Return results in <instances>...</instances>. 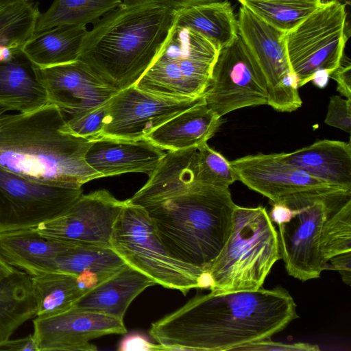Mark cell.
Here are the masks:
<instances>
[{"label": "cell", "mask_w": 351, "mask_h": 351, "mask_svg": "<svg viewBox=\"0 0 351 351\" xmlns=\"http://www.w3.org/2000/svg\"><path fill=\"white\" fill-rule=\"evenodd\" d=\"M298 317L282 287L197 295L152 323L149 335L163 350H239L270 339Z\"/></svg>", "instance_id": "obj_1"}, {"label": "cell", "mask_w": 351, "mask_h": 351, "mask_svg": "<svg viewBox=\"0 0 351 351\" xmlns=\"http://www.w3.org/2000/svg\"><path fill=\"white\" fill-rule=\"evenodd\" d=\"M175 8L159 0H128L93 24L77 60L117 90L135 85L171 38Z\"/></svg>", "instance_id": "obj_2"}, {"label": "cell", "mask_w": 351, "mask_h": 351, "mask_svg": "<svg viewBox=\"0 0 351 351\" xmlns=\"http://www.w3.org/2000/svg\"><path fill=\"white\" fill-rule=\"evenodd\" d=\"M92 139L73 134L54 105L0 114V167L47 184L81 186L101 175L88 165Z\"/></svg>", "instance_id": "obj_3"}, {"label": "cell", "mask_w": 351, "mask_h": 351, "mask_svg": "<svg viewBox=\"0 0 351 351\" xmlns=\"http://www.w3.org/2000/svg\"><path fill=\"white\" fill-rule=\"evenodd\" d=\"M139 206L174 258L208 275L232 232L236 204L229 188L196 182Z\"/></svg>", "instance_id": "obj_4"}, {"label": "cell", "mask_w": 351, "mask_h": 351, "mask_svg": "<svg viewBox=\"0 0 351 351\" xmlns=\"http://www.w3.org/2000/svg\"><path fill=\"white\" fill-rule=\"evenodd\" d=\"M281 258L278 232L264 207L236 205L232 232L209 273L210 291L256 290Z\"/></svg>", "instance_id": "obj_5"}, {"label": "cell", "mask_w": 351, "mask_h": 351, "mask_svg": "<svg viewBox=\"0 0 351 351\" xmlns=\"http://www.w3.org/2000/svg\"><path fill=\"white\" fill-rule=\"evenodd\" d=\"M111 248L130 267L156 284L186 294L194 288H208V275L174 258L161 241L147 212L125 204L112 227Z\"/></svg>", "instance_id": "obj_6"}, {"label": "cell", "mask_w": 351, "mask_h": 351, "mask_svg": "<svg viewBox=\"0 0 351 351\" xmlns=\"http://www.w3.org/2000/svg\"><path fill=\"white\" fill-rule=\"evenodd\" d=\"M218 53L204 35L176 25L164 49L134 86L165 97H202Z\"/></svg>", "instance_id": "obj_7"}, {"label": "cell", "mask_w": 351, "mask_h": 351, "mask_svg": "<svg viewBox=\"0 0 351 351\" xmlns=\"http://www.w3.org/2000/svg\"><path fill=\"white\" fill-rule=\"evenodd\" d=\"M350 197H299L274 202L269 214L278 227L281 258L289 275L306 281L324 270L319 250L322 228L330 213Z\"/></svg>", "instance_id": "obj_8"}, {"label": "cell", "mask_w": 351, "mask_h": 351, "mask_svg": "<svg viewBox=\"0 0 351 351\" xmlns=\"http://www.w3.org/2000/svg\"><path fill=\"white\" fill-rule=\"evenodd\" d=\"M346 17L344 4L337 0L324 2L285 33L288 59L298 88L311 82L316 71L332 73L339 65L346 43Z\"/></svg>", "instance_id": "obj_9"}, {"label": "cell", "mask_w": 351, "mask_h": 351, "mask_svg": "<svg viewBox=\"0 0 351 351\" xmlns=\"http://www.w3.org/2000/svg\"><path fill=\"white\" fill-rule=\"evenodd\" d=\"M204 99L221 117L245 107L267 105L265 75L239 34L219 51Z\"/></svg>", "instance_id": "obj_10"}, {"label": "cell", "mask_w": 351, "mask_h": 351, "mask_svg": "<svg viewBox=\"0 0 351 351\" xmlns=\"http://www.w3.org/2000/svg\"><path fill=\"white\" fill-rule=\"evenodd\" d=\"M81 186L44 184L0 167V233L34 228L66 213Z\"/></svg>", "instance_id": "obj_11"}, {"label": "cell", "mask_w": 351, "mask_h": 351, "mask_svg": "<svg viewBox=\"0 0 351 351\" xmlns=\"http://www.w3.org/2000/svg\"><path fill=\"white\" fill-rule=\"evenodd\" d=\"M237 20L239 36L265 75L267 105L282 112L298 109L302 101L297 77L289 62L285 33L265 23L243 5Z\"/></svg>", "instance_id": "obj_12"}, {"label": "cell", "mask_w": 351, "mask_h": 351, "mask_svg": "<svg viewBox=\"0 0 351 351\" xmlns=\"http://www.w3.org/2000/svg\"><path fill=\"white\" fill-rule=\"evenodd\" d=\"M230 163L238 180L269 198L271 203L308 195L351 196V191L315 178L285 160L281 153L247 155Z\"/></svg>", "instance_id": "obj_13"}, {"label": "cell", "mask_w": 351, "mask_h": 351, "mask_svg": "<svg viewBox=\"0 0 351 351\" xmlns=\"http://www.w3.org/2000/svg\"><path fill=\"white\" fill-rule=\"evenodd\" d=\"M153 94L134 85L117 93L108 102V112L100 136L138 140L185 110L199 103Z\"/></svg>", "instance_id": "obj_14"}, {"label": "cell", "mask_w": 351, "mask_h": 351, "mask_svg": "<svg viewBox=\"0 0 351 351\" xmlns=\"http://www.w3.org/2000/svg\"><path fill=\"white\" fill-rule=\"evenodd\" d=\"M124 204L100 189L82 195L61 216L31 228L46 237L110 247L112 227Z\"/></svg>", "instance_id": "obj_15"}, {"label": "cell", "mask_w": 351, "mask_h": 351, "mask_svg": "<svg viewBox=\"0 0 351 351\" xmlns=\"http://www.w3.org/2000/svg\"><path fill=\"white\" fill-rule=\"evenodd\" d=\"M38 351H95L93 339L108 335H125L122 319L75 307L61 313L37 317L33 321Z\"/></svg>", "instance_id": "obj_16"}, {"label": "cell", "mask_w": 351, "mask_h": 351, "mask_svg": "<svg viewBox=\"0 0 351 351\" xmlns=\"http://www.w3.org/2000/svg\"><path fill=\"white\" fill-rule=\"evenodd\" d=\"M49 104L69 118L103 106L119 91L105 83L79 60L47 67L34 66Z\"/></svg>", "instance_id": "obj_17"}, {"label": "cell", "mask_w": 351, "mask_h": 351, "mask_svg": "<svg viewBox=\"0 0 351 351\" xmlns=\"http://www.w3.org/2000/svg\"><path fill=\"white\" fill-rule=\"evenodd\" d=\"M165 154L146 138L127 140L99 137L92 140L85 160L102 178L128 173H142L149 176Z\"/></svg>", "instance_id": "obj_18"}, {"label": "cell", "mask_w": 351, "mask_h": 351, "mask_svg": "<svg viewBox=\"0 0 351 351\" xmlns=\"http://www.w3.org/2000/svg\"><path fill=\"white\" fill-rule=\"evenodd\" d=\"M74 242L40 235L32 228L0 233V254L31 276L56 271V261Z\"/></svg>", "instance_id": "obj_19"}, {"label": "cell", "mask_w": 351, "mask_h": 351, "mask_svg": "<svg viewBox=\"0 0 351 351\" xmlns=\"http://www.w3.org/2000/svg\"><path fill=\"white\" fill-rule=\"evenodd\" d=\"M223 122L204 99L154 130L145 138L168 151L197 147L211 138Z\"/></svg>", "instance_id": "obj_20"}, {"label": "cell", "mask_w": 351, "mask_h": 351, "mask_svg": "<svg viewBox=\"0 0 351 351\" xmlns=\"http://www.w3.org/2000/svg\"><path fill=\"white\" fill-rule=\"evenodd\" d=\"M289 163L330 185L351 191V145L319 140L290 153H281Z\"/></svg>", "instance_id": "obj_21"}, {"label": "cell", "mask_w": 351, "mask_h": 351, "mask_svg": "<svg viewBox=\"0 0 351 351\" xmlns=\"http://www.w3.org/2000/svg\"><path fill=\"white\" fill-rule=\"evenodd\" d=\"M154 285L149 278L126 265L86 292L73 307L123 320L132 302Z\"/></svg>", "instance_id": "obj_22"}, {"label": "cell", "mask_w": 351, "mask_h": 351, "mask_svg": "<svg viewBox=\"0 0 351 351\" xmlns=\"http://www.w3.org/2000/svg\"><path fill=\"white\" fill-rule=\"evenodd\" d=\"M47 104V92L34 65L22 51L0 62V108L25 113Z\"/></svg>", "instance_id": "obj_23"}, {"label": "cell", "mask_w": 351, "mask_h": 351, "mask_svg": "<svg viewBox=\"0 0 351 351\" xmlns=\"http://www.w3.org/2000/svg\"><path fill=\"white\" fill-rule=\"evenodd\" d=\"M197 148L168 151L149 176L147 182L127 201L141 206L145 202L178 193L195 184Z\"/></svg>", "instance_id": "obj_24"}, {"label": "cell", "mask_w": 351, "mask_h": 351, "mask_svg": "<svg viewBox=\"0 0 351 351\" xmlns=\"http://www.w3.org/2000/svg\"><path fill=\"white\" fill-rule=\"evenodd\" d=\"M176 25L189 28L209 39L219 51L239 35L237 18L229 1H215L176 8Z\"/></svg>", "instance_id": "obj_25"}, {"label": "cell", "mask_w": 351, "mask_h": 351, "mask_svg": "<svg viewBox=\"0 0 351 351\" xmlns=\"http://www.w3.org/2000/svg\"><path fill=\"white\" fill-rule=\"evenodd\" d=\"M87 31L84 25H62L34 34L22 52L38 67L75 62Z\"/></svg>", "instance_id": "obj_26"}, {"label": "cell", "mask_w": 351, "mask_h": 351, "mask_svg": "<svg viewBox=\"0 0 351 351\" xmlns=\"http://www.w3.org/2000/svg\"><path fill=\"white\" fill-rule=\"evenodd\" d=\"M36 311L32 276L15 267L0 274V342L10 339Z\"/></svg>", "instance_id": "obj_27"}, {"label": "cell", "mask_w": 351, "mask_h": 351, "mask_svg": "<svg viewBox=\"0 0 351 351\" xmlns=\"http://www.w3.org/2000/svg\"><path fill=\"white\" fill-rule=\"evenodd\" d=\"M32 284L37 317L51 316L71 308L88 291L77 275L61 271L32 276Z\"/></svg>", "instance_id": "obj_28"}, {"label": "cell", "mask_w": 351, "mask_h": 351, "mask_svg": "<svg viewBox=\"0 0 351 351\" xmlns=\"http://www.w3.org/2000/svg\"><path fill=\"white\" fill-rule=\"evenodd\" d=\"M126 265L110 247L74 242L58 257L56 269L77 276L93 274L101 282Z\"/></svg>", "instance_id": "obj_29"}, {"label": "cell", "mask_w": 351, "mask_h": 351, "mask_svg": "<svg viewBox=\"0 0 351 351\" xmlns=\"http://www.w3.org/2000/svg\"><path fill=\"white\" fill-rule=\"evenodd\" d=\"M123 0H53L44 13L38 16L34 34L62 25L94 23Z\"/></svg>", "instance_id": "obj_30"}, {"label": "cell", "mask_w": 351, "mask_h": 351, "mask_svg": "<svg viewBox=\"0 0 351 351\" xmlns=\"http://www.w3.org/2000/svg\"><path fill=\"white\" fill-rule=\"evenodd\" d=\"M271 27L287 33L319 8L322 0H237Z\"/></svg>", "instance_id": "obj_31"}, {"label": "cell", "mask_w": 351, "mask_h": 351, "mask_svg": "<svg viewBox=\"0 0 351 351\" xmlns=\"http://www.w3.org/2000/svg\"><path fill=\"white\" fill-rule=\"evenodd\" d=\"M39 14L32 0H21L0 12V47L22 50L34 34Z\"/></svg>", "instance_id": "obj_32"}, {"label": "cell", "mask_w": 351, "mask_h": 351, "mask_svg": "<svg viewBox=\"0 0 351 351\" xmlns=\"http://www.w3.org/2000/svg\"><path fill=\"white\" fill-rule=\"evenodd\" d=\"M319 250L324 270L332 259L351 254V199L334 210L325 221Z\"/></svg>", "instance_id": "obj_33"}, {"label": "cell", "mask_w": 351, "mask_h": 351, "mask_svg": "<svg viewBox=\"0 0 351 351\" xmlns=\"http://www.w3.org/2000/svg\"><path fill=\"white\" fill-rule=\"evenodd\" d=\"M196 180L202 184L229 188L238 179L230 161L204 143L197 148Z\"/></svg>", "instance_id": "obj_34"}, {"label": "cell", "mask_w": 351, "mask_h": 351, "mask_svg": "<svg viewBox=\"0 0 351 351\" xmlns=\"http://www.w3.org/2000/svg\"><path fill=\"white\" fill-rule=\"evenodd\" d=\"M108 112V103L82 114L66 119L73 134L88 139L97 138L102 131Z\"/></svg>", "instance_id": "obj_35"}, {"label": "cell", "mask_w": 351, "mask_h": 351, "mask_svg": "<svg viewBox=\"0 0 351 351\" xmlns=\"http://www.w3.org/2000/svg\"><path fill=\"white\" fill-rule=\"evenodd\" d=\"M324 122L328 125L350 133L351 99H343L338 95L332 96Z\"/></svg>", "instance_id": "obj_36"}, {"label": "cell", "mask_w": 351, "mask_h": 351, "mask_svg": "<svg viewBox=\"0 0 351 351\" xmlns=\"http://www.w3.org/2000/svg\"><path fill=\"white\" fill-rule=\"evenodd\" d=\"M239 350L249 351H275V350H289V351H317L319 348L317 345L308 343H283L274 342L270 339L255 341L249 343Z\"/></svg>", "instance_id": "obj_37"}, {"label": "cell", "mask_w": 351, "mask_h": 351, "mask_svg": "<svg viewBox=\"0 0 351 351\" xmlns=\"http://www.w3.org/2000/svg\"><path fill=\"white\" fill-rule=\"evenodd\" d=\"M337 82V90L346 99H351V64L343 56L339 65L330 75Z\"/></svg>", "instance_id": "obj_38"}, {"label": "cell", "mask_w": 351, "mask_h": 351, "mask_svg": "<svg viewBox=\"0 0 351 351\" xmlns=\"http://www.w3.org/2000/svg\"><path fill=\"white\" fill-rule=\"evenodd\" d=\"M117 349L120 351L163 350L159 344L152 343L144 335L136 332L125 336L119 343Z\"/></svg>", "instance_id": "obj_39"}, {"label": "cell", "mask_w": 351, "mask_h": 351, "mask_svg": "<svg viewBox=\"0 0 351 351\" xmlns=\"http://www.w3.org/2000/svg\"><path fill=\"white\" fill-rule=\"evenodd\" d=\"M0 351H38V348L33 334H30L23 338L0 342Z\"/></svg>", "instance_id": "obj_40"}, {"label": "cell", "mask_w": 351, "mask_h": 351, "mask_svg": "<svg viewBox=\"0 0 351 351\" xmlns=\"http://www.w3.org/2000/svg\"><path fill=\"white\" fill-rule=\"evenodd\" d=\"M330 73L327 70H319L313 74L311 82L315 86L324 88L328 83Z\"/></svg>", "instance_id": "obj_41"}, {"label": "cell", "mask_w": 351, "mask_h": 351, "mask_svg": "<svg viewBox=\"0 0 351 351\" xmlns=\"http://www.w3.org/2000/svg\"><path fill=\"white\" fill-rule=\"evenodd\" d=\"M163 1L173 8H178L181 7L197 5L207 2L221 1V0H159Z\"/></svg>", "instance_id": "obj_42"}, {"label": "cell", "mask_w": 351, "mask_h": 351, "mask_svg": "<svg viewBox=\"0 0 351 351\" xmlns=\"http://www.w3.org/2000/svg\"><path fill=\"white\" fill-rule=\"evenodd\" d=\"M14 267L8 264L0 254V274H10Z\"/></svg>", "instance_id": "obj_43"}, {"label": "cell", "mask_w": 351, "mask_h": 351, "mask_svg": "<svg viewBox=\"0 0 351 351\" xmlns=\"http://www.w3.org/2000/svg\"><path fill=\"white\" fill-rule=\"evenodd\" d=\"M21 0H0V12L18 3Z\"/></svg>", "instance_id": "obj_44"}, {"label": "cell", "mask_w": 351, "mask_h": 351, "mask_svg": "<svg viewBox=\"0 0 351 351\" xmlns=\"http://www.w3.org/2000/svg\"><path fill=\"white\" fill-rule=\"evenodd\" d=\"M5 112H7V110L5 109L0 108V114L4 113Z\"/></svg>", "instance_id": "obj_45"}, {"label": "cell", "mask_w": 351, "mask_h": 351, "mask_svg": "<svg viewBox=\"0 0 351 351\" xmlns=\"http://www.w3.org/2000/svg\"><path fill=\"white\" fill-rule=\"evenodd\" d=\"M123 1H128V0H123Z\"/></svg>", "instance_id": "obj_46"}]
</instances>
